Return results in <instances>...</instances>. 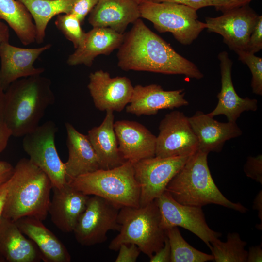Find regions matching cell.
Instances as JSON below:
<instances>
[{
	"label": "cell",
	"instance_id": "obj_1",
	"mask_svg": "<svg viewBox=\"0 0 262 262\" xmlns=\"http://www.w3.org/2000/svg\"><path fill=\"white\" fill-rule=\"evenodd\" d=\"M117 56L118 67L125 71L183 75L196 80L204 77L195 64L176 52L140 18L124 33Z\"/></svg>",
	"mask_w": 262,
	"mask_h": 262
},
{
	"label": "cell",
	"instance_id": "obj_2",
	"mask_svg": "<svg viewBox=\"0 0 262 262\" xmlns=\"http://www.w3.org/2000/svg\"><path fill=\"white\" fill-rule=\"evenodd\" d=\"M50 80L41 75L19 79L4 92V116L12 136L23 137L34 130L55 98Z\"/></svg>",
	"mask_w": 262,
	"mask_h": 262
},
{
	"label": "cell",
	"instance_id": "obj_3",
	"mask_svg": "<svg viewBox=\"0 0 262 262\" xmlns=\"http://www.w3.org/2000/svg\"><path fill=\"white\" fill-rule=\"evenodd\" d=\"M2 217L13 221L25 216L44 220L52 185L49 177L29 159L21 158L14 167Z\"/></svg>",
	"mask_w": 262,
	"mask_h": 262
},
{
	"label": "cell",
	"instance_id": "obj_4",
	"mask_svg": "<svg viewBox=\"0 0 262 262\" xmlns=\"http://www.w3.org/2000/svg\"><path fill=\"white\" fill-rule=\"evenodd\" d=\"M208 155L197 150L191 155L168 183L165 191L183 205L202 207L214 204L242 213L246 212V207L229 200L218 188L208 166Z\"/></svg>",
	"mask_w": 262,
	"mask_h": 262
},
{
	"label": "cell",
	"instance_id": "obj_5",
	"mask_svg": "<svg viewBox=\"0 0 262 262\" xmlns=\"http://www.w3.org/2000/svg\"><path fill=\"white\" fill-rule=\"evenodd\" d=\"M117 222L119 233L110 242L109 249L118 251L122 244H133L150 258L164 246L166 236L161 226L160 212L155 200L139 207L121 208Z\"/></svg>",
	"mask_w": 262,
	"mask_h": 262
},
{
	"label": "cell",
	"instance_id": "obj_6",
	"mask_svg": "<svg viewBox=\"0 0 262 262\" xmlns=\"http://www.w3.org/2000/svg\"><path fill=\"white\" fill-rule=\"evenodd\" d=\"M67 182L86 195L101 197L120 208L140 206V187L133 164L128 161L112 169L80 175Z\"/></svg>",
	"mask_w": 262,
	"mask_h": 262
},
{
	"label": "cell",
	"instance_id": "obj_7",
	"mask_svg": "<svg viewBox=\"0 0 262 262\" xmlns=\"http://www.w3.org/2000/svg\"><path fill=\"white\" fill-rule=\"evenodd\" d=\"M139 8L141 17L152 23L159 32L171 33L183 45L191 44L206 29L197 11L184 5L146 0Z\"/></svg>",
	"mask_w": 262,
	"mask_h": 262
},
{
	"label": "cell",
	"instance_id": "obj_8",
	"mask_svg": "<svg viewBox=\"0 0 262 262\" xmlns=\"http://www.w3.org/2000/svg\"><path fill=\"white\" fill-rule=\"evenodd\" d=\"M58 127L52 120L39 125L23 136L22 147L29 160L49 178L52 188L67 183L65 164L58 153L55 137Z\"/></svg>",
	"mask_w": 262,
	"mask_h": 262
},
{
	"label": "cell",
	"instance_id": "obj_9",
	"mask_svg": "<svg viewBox=\"0 0 262 262\" xmlns=\"http://www.w3.org/2000/svg\"><path fill=\"white\" fill-rule=\"evenodd\" d=\"M120 208L97 196H89L73 232L80 244L91 246L105 242L110 230L119 231L117 217Z\"/></svg>",
	"mask_w": 262,
	"mask_h": 262
},
{
	"label": "cell",
	"instance_id": "obj_10",
	"mask_svg": "<svg viewBox=\"0 0 262 262\" xmlns=\"http://www.w3.org/2000/svg\"><path fill=\"white\" fill-rule=\"evenodd\" d=\"M190 156H154L133 164L134 177L140 189V205H146L159 197Z\"/></svg>",
	"mask_w": 262,
	"mask_h": 262
},
{
	"label": "cell",
	"instance_id": "obj_11",
	"mask_svg": "<svg viewBox=\"0 0 262 262\" xmlns=\"http://www.w3.org/2000/svg\"><path fill=\"white\" fill-rule=\"evenodd\" d=\"M156 137L155 156H189L198 150L197 138L188 117L179 111L167 114L161 121Z\"/></svg>",
	"mask_w": 262,
	"mask_h": 262
},
{
	"label": "cell",
	"instance_id": "obj_12",
	"mask_svg": "<svg viewBox=\"0 0 262 262\" xmlns=\"http://www.w3.org/2000/svg\"><path fill=\"white\" fill-rule=\"evenodd\" d=\"M155 200L160 212L161 226L164 230L182 227L199 237L209 247L211 243L221 236L220 232L209 227L202 207L181 204L166 191Z\"/></svg>",
	"mask_w": 262,
	"mask_h": 262
},
{
	"label": "cell",
	"instance_id": "obj_13",
	"mask_svg": "<svg viewBox=\"0 0 262 262\" xmlns=\"http://www.w3.org/2000/svg\"><path fill=\"white\" fill-rule=\"evenodd\" d=\"M259 15L248 5L231 10L217 17H206L209 32L221 35L223 42L234 52L247 50L250 35Z\"/></svg>",
	"mask_w": 262,
	"mask_h": 262
},
{
	"label": "cell",
	"instance_id": "obj_14",
	"mask_svg": "<svg viewBox=\"0 0 262 262\" xmlns=\"http://www.w3.org/2000/svg\"><path fill=\"white\" fill-rule=\"evenodd\" d=\"M87 87L94 104L101 111L120 112L129 104L133 86L126 77H111L102 70L91 72Z\"/></svg>",
	"mask_w": 262,
	"mask_h": 262
},
{
	"label": "cell",
	"instance_id": "obj_15",
	"mask_svg": "<svg viewBox=\"0 0 262 262\" xmlns=\"http://www.w3.org/2000/svg\"><path fill=\"white\" fill-rule=\"evenodd\" d=\"M52 46L51 44L35 48H23L6 42L0 49V84L5 91L14 81L32 76L41 75L42 67L33 65L40 55Z\"/></svg>",
	"mask_w": 262,
	"mask_h": 262
},
{
	"label": "cell",
	"instance_id": "obj_16",
	"mask_svg": "<svg viewBox=\"0 0 262 262\" xmlns=\"http://www.w3.org/2000/svg\"><path fill=\"white\" fill-rule=\"evenodd\" d=\"M217 57L220 62L221 87L217 95V104L208 115L212 117L223 115L226 116L228 121L236 122L244 112L256 111L258 101L248 97L241 98L237 94L231 77L233 63L228 53L221 51Z\"/></svg>",
	"mask_w": 262,
	"mask_h": 262
},
{
	"label": "cell",
	"instance_id": "obj_17",
	"mask_svg": "<svg viewBox=\"0 0 262 262\" xmlns=\"http://www.w3.org/2000/svg\"><path fill=\"white\" fill-rule=\"evenodd\" d=\"M184 89L165 91L159 85H137L133 87L130 102L126 107L127 113L135 115H156L162 109H172L189 104L184 98Z\"/></svg>",
	"mask_w": 262,
	"mask_h": 262
},
{
	"label": "cell",
	"instance_id": "obj_18",
	"mask_svg": "<svg viewBox=\"0 0 262 262\" xmlns=\"http://www.w3.org/2000/svg\"><path fill=\"white\" fill-rule=\"evenodd\" d=\"M119 150L125 161L133 164L155 156L156 136L143 125L127 120L114 122Z\"/></svg>",
	"mask_w": 262,
	"mask_h": 262
},
{
	"label": "cell",
	"instance_id": "obj_19",
	"mask_svg": "<svg viewBox=\"0 0 262 262\" xmlns=\"http://www.w3.org/2000/svg\"><path fill=\"white\" fill-rule=\"evenodd\" d=\"M53 195L48 213L52 222L61 231L73 232L84 211L89 196L67 182L61 188H52Z\"/></svg>",
	"mask_w": 262,
	"mask_h": 262
},
{
	"label": "cell",
	"instance_id": "obj_20",
	"mask_svg": "<svg viewBox=\"0 0 262 262\" xmlns=\"http://www.w3.org/2000/svg\"><path fill=\"white\" fill-rule=\"evenodd\" d=\"M188 119L197 139V150L208 154L221 151L227 141L242 134L236 122H220L200 111Z\"/></svg>",
	"mask_w": 262,
	"mask_h": 262
},
{
	"label": "cell",
	"instance_id": "obj_21",
	"mask_svg": "<svg viewBox=\"0 0 262 262\" xmlns=\"http://www.w3.org/2000/svg\"><path fill=\"white\" fill-rule=\"evenodd\" d=\"M140 17L139 4L132 0H99L88 20L93 27L108 28L123 34L130 24Z\"/></svg>",
	"mask_w": 262,
	"mask_h": 262
},
{
	"label": "cell",
	"instance_id": "obj_22",
	"mask_svg": "<svg viewBox=\"0 0 262 262\" xmlns=\"http://www.w3.org/2000/svg\"><path fill=\"white\" fill-rule=\"evenodd\" d=\"M15 222L21 232L37 246L44 262L71 261V255L66 246L44 225L42 220L25 216Z\"/></svg>",
	"mask_w": 262,
	"mask_h": 262
},
{
	"label": "cell",
	"instance_id": "obj_23",
	"mask_svg": "<svg viewBox=\"0 0 262 262\" xmlns=\"http://www.w3.org/2000/svg\"><path fill=\"white\" fill-rule=\"evenodd\" d=\"M67 133V161L64 163L67 181L100 169L98 158L87 135L79 132L68 122Z\"/></svg>",
	"mask_w": 262,
	"mask_h": 262
},
{
	"label": "cell",
	"instance_id": "obj_24",
	"mask_svg": "<svg viewBox=\"0 0 262 262\" xmlns=\"http://www.w3.org/2000/svg\"><path fill=\"white\" fill-rule=\"evenodd\" d=\"M42 260L35 244L26 238L15 221L0 220V262H37Z\"/></svg>",
	"mask_w": 262,
	"mask_h": 262
},
{
	"label": "cell",
	"instance_id": "obj_25",
	"mask_svg": "<svg viewBox=\"0 0 262 262\" xmlns=\"http://www.w3.org/2000/svg\"><path fill=\"white\" fill-rule=\"evenodd\" d=\"M124 37V33L108 28L93 27L86 33L82 45L69 56L67 63L72 66L84 65L90 67L98 56L109 55L118 49Z\"/></svg>",
	"mask_w": 262,
	"mask_h": 262
},
{
	"label": "cell",
	"instance_id": "obj_26",
	"mask_svg": "<svg viewBox=\"0 0 262 262\" xmlns=\"http://www.w3.org/2000/svg\"><path fill=\"white\" fill-rule=\"evenodd\" d=\"M101 124L88 131L87 136L98 158L100 169H109L117 167L125 161L118 148L114 130V115L106 111Z\"/></svg>",
	"mask_w": 262,
	"mask_h": 262
},
{
	"label": "cell",
	"instance_id": "obj_27",
	"mask_svg": "<svg viewBox=\"0 0 262 262\" xmlns=\"http://www.w3.org/2000/svg\"><path fill=\"white\" fill-rule=\"evenodd\" d=\"M1 20L7 23L24 45L35 41V27L33 18L24 5L18 0H0Z\"/></svg>",
	"mask_w": 262,
	"mask_h": 262
},
{
	"label": "cell",
	"instance_id": "obj_28",
	"mask_svg": "<svg viewBox=\"0 0 262 262\" xmlns=\"http://www.w3.org/2000/svg\"><path fill=\"white\" fill-rule=\"evenodd\" d=\"M30 13L35 27V42L42 43L48 23L55 16L69 14L76 0H18Z\"/></svg>",
	"mask_w": 262,
	"mask_h": 262
},
{
	"label": "cell",
	"instance_id": "obj_29",
	"mask_svg": "<svg viewBox=\"0 0 262 262\" xmlns=\"http://www.w3.org/2000/svg\"><path fill=\"white\" fill-rule=\"evenodd\" d=\"M171 249L170 262H205L213 261L212 254L201 252L192 246L182 236L178 227L165 230Z\"/></svg>",
	"mask_w": 262,
	"mask_h": 262
},
{
	"label": "cell",
	"instance_id": "obj_30",
	"mask_svg": "<svg viewBox=\"0 0 262 262\" xmlns=\"http://www.w3.org/2000/svg\"><path fill=\"white\" fill-rule=\"evenodd\" d=\"M246 242L242 240L237 232L228 233L227 241L219 238L211 243L210 249L216 262H246Z\"/></svg>",
	"mask_w": 262,
	"mask_h": 262
},
{
	"label": "cell",
	"instance_id": "obj_31",
	"mask_svg": "<svg viewBox=\"0 0 262 262\" xmlns=\"http://www.w3.org/2000/svg\"><path fill=\"white\" fill-rule=\"evenodd\" d=\"M56 28L70 41L75 49L81 46L86 36L81 27V22L74 15L63 14L57 16L55 21Z\"/></svg>",
	"mask_w": 262,
	"mask_h": 262
},
{
	"label": "cell",
	"instance_id": "obj_32",
	"mask_svg": "<svg viewBox=\"0 0 262 262\" xmlns=\"http://www.w3.org/2000/svg\"><path fill=\"white\" fill-rule=\"evenodd\" d=\"M239 59L247 65L249 68L252 79L251 86L252 92L262 95V58L255 54L246 50H237L235 52Z\"/></svg>",
	"mask_w": 262,
	"mask_h": 262
},
{
	"label": "cell",
	"instance_id": "obj_33",
	"mask_svg": "<svg viewBox=\"0 0 262 262\" xmlns=\"http://www.w3.org/2000/svg\"><path fill=\"white\" fill-rule=\"evenodd\" d=\"M246 176L262 184V155L249 156L244 166Z\"/></svg>",
	"mask_w": 262,
	"mask_h": 262
},
{
	"label": "cell",
	"instance_id": "obj_34",
	"mask_svg": "<svg viewBox=\"0 0 262 262\" xmlns=\"http://www.w3.org/2000/svg\"><path fill=\"white\" fill-rule=\"evenodd\" d=\"M4 92L0 84V153L6 148L9 140L12 136L5 120Z\"/></svg>",
	"mask_w": 262,
	"mask_h": 262
},
{
	"label": "cell",
	"instance_id": "obj_35",
	"mask_svg": "<svg viewBox=\"0 0 262 262\" xmlns=\"http://www.w3.org/2000/svg\"><path fill=\"white\" fill-rule=\"evenodd\" d=\"M262 49V16L259 15L250 35L246 51L255 54Z\"/></svg>",
	"mask_w": 262,
	"mask_h": 262
},
{
	"label": "cell",
	"instance_id": "obj_36",
	"mask_svg": "<svg viewBox=\"0 0 262 262\" xmlns=\"http://www.w3.org/2000/svg\"><path fill=\"white\" fill-rule=\"evenodd\" d=\"M99 0H76L70 13L82 23L87 15L91 12Z\"/></svg>",
	"mask_w": 262,
	"mask_h": 262
},
{
	"label": "cell",
	"instance_id": "obj_37",
	"mask_svg": "<svg viewBox=\"0 0 262 262\" xmlns=\"http://www.w3.org/2000/svg\"><path fill=\"white\" fill-rule=\"evenodd\" d=\"M119 253L115 262H135L141 252L135 244H122L118 249Z\"/></svg>",
	"mask_w": 262,
	"mask_h": 262
},
{
	"label": "cell",
	"instance_id": "obj_38",
	"mask_svg": "<svg viewBox=\"0 0 262 262\" xmlns=\"http://www.w3.org/2000/svg\"><path fill=\"white\" fill-rule=\"evenodd\" d=\"M253 0H214L213 6L222 13L246 5Z\"/></svg>",
	"mask_w": 262,
	"mask_h": 262
},
{
	"label": "cell",
	"instance_id": "obj_39",
	"mask_svg": "<svg viewBox=\"0 0 262 262\" xmlns=\"http://www.w3.org/2000/svg\"><path fill=\"white\" fill-rule=\"evenodd\" d=\"M156 2H171L185 5L197 11L198 9L213 6L214 0H147Z\"/></svg>",
	"mask_w": 262,
	"mask_h": 262
},
{
	"label": "cell",
	"instance_id": "obj_40",
	"mask_svg": "<svg viewBox=\"0 0 262 262\" xmlns=\"http://www.w3.org/2000/svg\"><path fill=\"white\" fill-rule=\"evenodd\" d=\"M150 262H169L171 261V249L167 237L164 246L150 258Z\"/></svg>",
	"mask_w": 262,
	"mask_h": 262
},
{
	"label": "cell",
	"instance_id": "obj_41",
	"mask_svg": "<svg viewBox=\"0 0 262 262\" xmlns=\"http://www.w3.org/2000/svg\"><path fill=\"white\" fill-rule=\"evenodd\" d=\"M14 167L9 162L0 160V184L10 178L13 173Z\"/></svg>",
	"mask_w": 262,
	"mask_h": 262
},
{
	"label": "cell",
	"instance_id": "obj_42",
	"mask_svg": "<svg viewBox=\"0 0 262 262\" xmlns=\"http://www.w3.org/2000/svg\"><path fill=\"white\" fill-rule=\"evenodd\" d=\"M10 184L11 179L10 178L4 183L0 184V220L2 216Z\"/></svg>",
	"mask_w": 262,
	"mask_h": 262
},
{
	"label": "cell",
	"instance_id": "obj_43",
	"mask_svg": "<svg viewBox=\"0 0 262 262\" xmlns=\"http://www.w3.org/2000/svg\"><path fill=\"white\" fill-rule=\"evenodd\" d=\"M247 262H262V245L252 246L247 251Z\"/></svg>",
	"mask_w": 262,
	"mask_h": 262
},
{
	"label": "cell",
	"instance_id": "obj_44",
	"mask_svg": "<svg viewBox=\"0 0 262 262\" xmlns=\"http://www.w3.org/2000/svg\"><path fill=\"white\" fill-rule=\"evenodd\" d=\"M253 208L258 212V217L260 220L261 223L257 224L256 227L259 230L262 229V190L259 191L253 203Z\"/></svg>",
	"mask_w": 262,
	"mask_h": 262
},
{
	"label": "cell",
	"instance_id": "obj_45",
	"mask_svg": "<svg viewBox=\"0 0 262 262\" xmlns=\"http://www.w3.org/2000/svg\"><path fill=\"white\" fill-rule=\"evenodd\" d=\"M9 29L7 25L0 21V49L2 45L9 42Z\"/></svg>",
	"mask_w": 262,
	"mask_h": 262
},
{
	"label": "cell",
	"instance_id": "obj_46",
	"mask_svg": "<svg viewBox=\"0 0 262 262\" xmlns=\"http://www.w3.org/2000/svg\"><path fill=\"white\" fill-rule=\"evenodd\" d=\"M132 0L134 1V2L137 3V4H140L142 2L145 1H146L147 0Z\"/></svg>",
	"mask_w": 262,
	"mask_h": 262
}]
</instances>
